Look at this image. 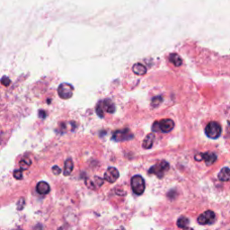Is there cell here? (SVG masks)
<instances>
[{"label":"cell","instance_id":"17","mask_svg":"<svg viewBox=\"0 0 230 230\" xmlns=\"http://www.w3.org/2000/svg\"><path fill=\"white\" fill-rule=\"evenodd\" d=\"M31 165V161L29 157H23L20 161V168L22 170H27Z\"/></svg>","mask_w":230,"mask_h":230},{"label":"cell","instance_id":"6","mask_svg":"<svg viewBox=\"0 0 230 230\" xmlns=\"http://www.w3.org/2000/svg\"><path fill=\"white\" fill-rule=\"evenodd\" d=\"M215 218H216L215 213L212 210H207L198 217L197 221H198L200 225H210L214 222Z\"/></svg>","mask_w":230,"mask_h":230},{"label":"cell","instance_id":"3","mask_svg":"<svg viewBox=\"0 0 230 230\" xmlns=\"http://www.w3.org/2000/svg\"><path fill=\"white\" fill-rule=\"evenodd\" d=\"M130 183H131L132 191L137 195H141L144 193L146 184H145V180L141 175H134L132 178H131Z\"/></svg>","mask_w":230,"mask_h":230},{"label":"cell","instance_id":"5","mask_svg":"<svg viewBox=\"0 0 230 230\" xmlns=\"http://www.w3.org/2000/svg\"><path fill=\"white\" fill-rule=\"evenodd\" d=\"M194 158H195L196 161L204 160V161H205V164H206L207 166H211V165H213V164L217 161L218 156H216L215 153H212V152H206V153L197 154Z\"/></svg>","mask_w":230,"mask_h":230},{"label":"cell","instance_id":"16","mask_svg":"<svg viewBox=\"0 0 230 230\" xmlns=\"http://www.w3.org/2000/svg\"><path fill=\"white\" fill-rule=\"evenodd\" d=\"M169 60L175 66V67H180V66L183 64V60L180 58V56L176 53H173L170 54L169 56Z\"/></svg>","mask_w":230,"mask_h":230},{"label":"cell","instance_id":"25","mask_svg":"<svg viewBox=\"0 0 230 230\" xmlns=\"http://www.w3.org/2000/svg\"><path fill=\"white\" fill-rule=\"evenodd\" d=\"M46 112H44V111H40L39 112V116H40V118H42V119H44L45 117H46Z\"/></svg>","mask_w":230,"mask_h":230},{"label":"cell","instance_id":"9","mask_svg":"<svg viewBox=\"0 0 230 230\" xmlns=\"http://www.w3.org/2000/svg\"><path fill=\"white\" fill-rule=\"evenodd\" d=\"M175 127V122L171 119H164L159 121V129L160 131L164 133H167L174 129Z\"/></svg>","mask_w":230,"mask_h":230},{"label":"cell","instance_id":"15","mask_svg":"<svg viewBox=\"0 0 230 230\" xmlns=\"http://www.w3.org/2000/svg\"><path fill=\"white\" fill-rule=\"evenodd\" d=\"M132 70L138 76H144L147 73V68L145 67L144 65H142L140 63L135 64L133 66V68H132Z\"/></svg>","mask_w":230,"mask_h":230},{"label":"cell","instance_id":"4","mask_svg":"<svg viewBox=\"0 0 230 230\" xmlns=\"http://www.w3.org/2000/svg\"><path fill=\"white\" fill-rule=\"evenodd\" d=\"M73 91H74V87L69 83H63V84L59 85V86L58 88V93L59 97L65 100L69 99L70 97H72Z\"/></svg>","mask_w":230,"mask_h":230},{"label":"cell","instance_id":"20","mask_svg":"<svg viewBox=\"0 0 230 230\" xmlns=\"http://www.w3.org/2000/svg\"><path fill=\"white\" fill-rule=\"evenodd\" d=\"M162 101H163V99H162V98H161L160 96H159V97H154L153 99H152V102H151L152 106H153V107H156V106H158Z\"/></svg>","mask_w":230,"mask_h":230},{"label":"cell","instance_id":"14","mask_svg":"<svg viewBox=\"0 0 230 230\" xmlns=\"http://www.w3.org/2000/svg\"><path fill=\"white\" fill-rule=\"evenodd\" d=\"M73 168H74V164H73V161L71 159H67L65 161V164H64V175L65 176H69L72 171H73Z\"/></svg>","mask_w":230,"mask_h":230},{"label":"cell","instance_id":"1","mask_svg":"<svg viewBox=\"0 0 230 230\" xmlns=\"http://www.w3.org/2000/svg\"><path fill=\"white\" fill-rule=\"evenodd\" d=\"M222 132L221 125L217 121H210L207 124L205 128V133L207 137L212 139H218Z\"/></svg>","mask_w":230,"mask_h":230},{"label":"cell","instance_id":"8","mask_svg":"<svg viewBox=\"0 0 230 230\" xmlns=\"http://www.w3.org/2000/svg\"><path fill=\"white\" fill-rule=\"evenodd\" d=\"M119 176H120V173L115 167H109L106 170V172L104 173V178L108 183H113L119 179Z\"/></svg>","mask_w":230,"mask_h":230},{"label":"cell","instance_id":"23","mask_svg":"<svg viewBox=\"0 0 230 230\" xmlns=\"http://www.w3.org/2000/svg\"><path fill=\"white\" fill-rule=\"evenodd\" d=\"M52 173H53L55 175H58L61 173V169H60L58 166H53V167H52Z\"/></svg>","mask_w":230,"mask_h":230},{"label":"cell","instance_id":"13","mask_svg":"<svg viewBox=\"0 0 230 230\" xmlns=\"http://www.w3.org/2000/svg\"><path fill=\"white\" fill-rule=\"evenodd\" d=\"M154 140H155V134L153 132L147 134L146 136V138L144 139V141H143V144H142V147L146 149H149L152 147L153 146V143H154Z\"/></svg>","mask_w":230,"mask_h":230},{"label":"cell","instance_id":"19","mask_svg":"<svg viewBox=\"0 0 230 230\" xmlns=\"http://www.w3.org/2000/svg\"><path fill=\"white\" fill-rule=\"evenodd\" d=\"M104 110L103 108V104H102V102H99L97 104V106H96V113L98 114L99 117L103 118L104 116Z\"/></svg>","mask_w":230,"mask_h":230},{"label":"cell","instance_id":"18","mask_svg":"<svg viewBox=\"0 0 230 230\" xmlns=\"http://www.w3.org/2000/svg\"><path fill=\"white\" fill-rule=\"evenodd\" d=\"M189 219L187 218H185V217H181V218H178V220H177V226L178 227H180V228H185V227H187L188 226V225H189Z\"/></svg>","mask_w":230,"mask_h":230},{"label":"cell","instance_id":"26","mask_svg":"<svg viewBox=\"0 0 230 230\" xmlns=\"http://www.w3.org/2000/svg\"><path fill=\"white\" fill-rule=\"evenodd\" d=\"M183 230H193L192 228H191V227H185Z\"/></svg>","mask_w":230,"mask_h":230},{"label":"cell","instance_id":"12","mask_svg":"<svg viewBox=\"0 0 230 230\" xmlns=\"http://www.w3.org/2000/svg\"><path fill=\"white\" fill-rule=\"evenodd\" d=\"M218 178L221 182H227L230 180V169L228 167H223L218 173Z\"/></svg>","mask_w":230,"mask_h":230},{"label":"cell","instance_id":"2","mask_svg":"<svg viewBox=\"0 0 230 230\" xmlns=\"http://www.w3.org/2000/svg\"><path fill=\"white\" fill-rule=\"evenodd\" d=\"M169 168H170V166L166 161H161L156 164L155 166H151L148 170V173L156 175L157 177L162 178L164 175H165V173L169 170Z\"/></svg>","mask_w":230,"mask_h":230},{"label":"cell","instance_id":"11","mask_svg":"<svg viewBox=\"0 0 230 230\" xmlns=\"http://www.w3.org/2000/svg\"><path fill=\"white\" fill-rule=\"evenodd\" d=\"M103 104V108L104 112H109V113H113L115 112V104L112 103V100L110 99H105L102 102Z\"/></svg>","mask_w":230,"mask_h":230},{"label":"cell","instance_id":"7","mask_svg":"<svg viewBox=\"0 0 230 230\" xmlns=\"http://www.w3.org/2000/svg\"><path fill=\"white\" fill-rule=\"evenodd\" d=\"M132 138H133V135L130 133V131L128 129L117 130L113 133V136H112V139L116 141H125Z\"/></svg>","mask_w":230,"mask_h":230},{"label":"cell","instance_id":"24","mask_svg":"<svg viewBox=\"0 0 230 230\" xmlns=\"http://www.w3.org/2000/svg\"><path fill=\"white\" fill-rule=\"evenodd\" d=\"M94 182H95V183H97L98 185H103V183H104V180L103 179H101V178H99L98 176H95L94 177Z\"/></svg>","mask_w":230,"mask_h":230},{"label":"cell","instance_id":"21","mask_svg":"<svg viewBox=\"0 0 230 230\" xmlns=\"http://www.w3.org/2000/svg\"><path fill=\"white\" fill-rule=\"evenodd\" d=\"M14 177L16 179V180H21L23 179V173H22V170H15L13 174Z\"/></svg>","mask_w":230,"mask_h":230},{"label":"cell","instance_id":"22","mask_svg":"<svg viewBox=\"0 0 230 230\" xmlns=\"http://www.w3.org/2000/svg\"><path fill=\"white\" fill-rule=\"evenodd\" d=\"M1 83H2V85H3L7 86V85H10L11 81H10V80H9V78H7V77H3V78H2V80H1Z\"/></svg>","mask_w":230,"mask_h":230},{"label":"cell","instance_id":"10","mask_svg":"<svg viewBox=\"0 0 230 230\" xmlns=\"http://www.w3.org/2000/svg\"><path fill=\"white\" fill-rule=\"evenodd\" d=\"M36 191L39 194L44 195V194H48L50 192V187L46 182H40L36 185Z\"/></svg>","mask_w":230,"mask_h":230}]
</instances>
